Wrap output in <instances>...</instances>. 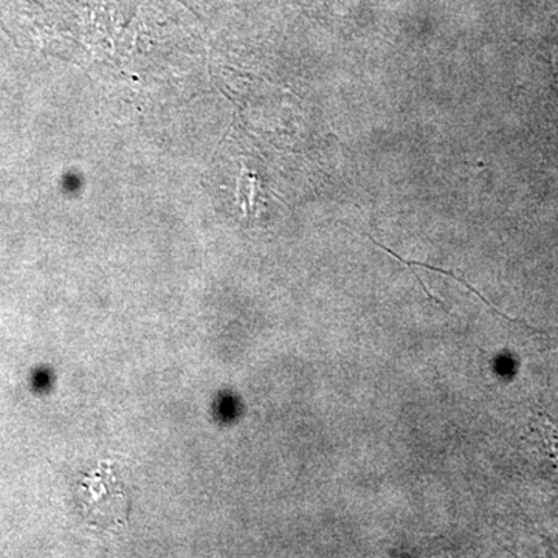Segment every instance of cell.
<instances>
[{
    "instance_id": "cell-2",
    "label": "cell",
    "mask_w": 558,
    "mask_h": 558,
    "mask_svg": "<svg viewBox=\"0 0 558 558\" xmlns=\"http://www.w3.org/2000/svg\"><path fill=\"white\" fill-rule=\"evenodd\" d=\"M550 64H553V69L556 70L558 76V36L556 44H554L553 50H550Z\"/></svg>"
},
{
    "instance_id": "cell-1",
    "label": "cell",
    "mask_w": 558,
    "mask_h": 558,
    "mask_svg": "<svg viewBox=\"0 0 558 558\" xmlns=\"http://www.w3.org/2000/svg\"><path fill=\"white\" fill-rule=\"evenodd\" d=\"M537 427L539 435H542L543 440H545L546 446H548L550 457H553L554 461L558 464V429L556 425H554L545 414H539Z\"/></svg>"
}]
</instances>
